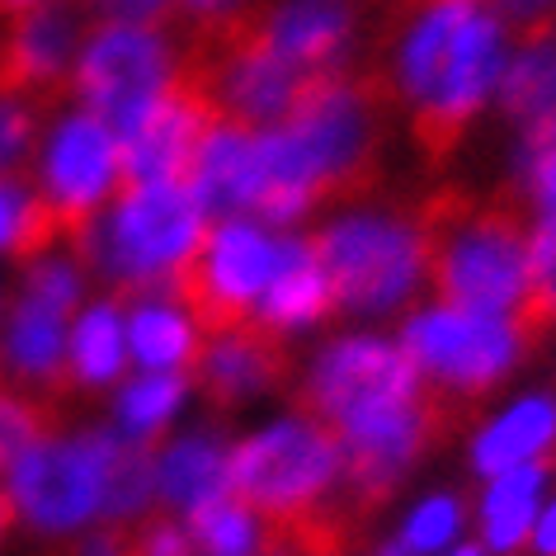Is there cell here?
Here are the masks:
<instances>
[{
  "label": "cell",
  "instance_id": "1",
  "mask_svg": "<svg viewBox=\"0 0 556 556\" xmlns=\"http://www.w3.org/2000/svg\"><path fill=\"white\" fill-rule=\"evenodd\" d=\"M505 48L509 38L485 0H387L368 58L387 72L396 109H406L425 170H448L463 151L500 80Z\"/></svg>",
  "mask_w": 556,
  "mask_h": 556
},
{
  "label": "cell",
  "instance_id": "2",
  "mask_svg": "<svg viewBox=\"0 0 556 556\" xmlns=\"http://www.w3.org/2000/svg\"><path fill=\"white\" fill-rule=\"evenodd\" d=\"M410 207L425 236V274L439 307L514 312L528 278V227L514 189L471 193L463 185H434Z\"/></svg>",
  "mask_w": 556,
  "mask_h": 556
},
{
  "label": "cell",
  "instance_id": "3",
  "mask_svg": "<svg viewBox=\"0 0 556 556\" xmlns=\"http://www.w3.org/2000/svg\"><path fill=\"white\" fill-rule=\"evenodd\" d=\"M312 250L330 278L336 316L392 312L415 293L425 274V236L410 203L326 222L321 231H312Z\"/></svg>",
  "mask_w": 556,
  "mask_h": 556
},
{
  "label": "cell",
  "instance_id": "4",
  "mask_svg": "<svg viewBox=\"0 0 556 556\" xmlns=\"http://www.w3.org/2000/svg\"><path fill=\"white\" fill-rule=\"evenodd\" d=\"M425 396V378L410 354L378 336H344L326 344L321 358L293 392V410L321 425L330 439H350L358 429L392 420Z\"/></svg>",
  "mask_w": 556,
  "mask_h": 556
},
{
  "label": "cell",
  "instance_id": "5",
  "mask_svg": "<svg viewBox=\"0 0 556 556\" xmlns=\"http://www.w3.org/2000/svg\"><path fill=\"white\" fill-rule=\"evenodd\" d=\"M336 477V439L302 415L241 439L227 457V491L245 509H255L264 523H293L302 514L321 509Z\"/></svg>",
  "mask_w": 556,
  "mask_h": 556
},
{
  "label": "cell",
  "instance_id": "6",
  "mask_svg": "<svg viewBox=\"0 0 556 556\" xmlns=\"http://www.w3.org/2000/svg\"><path fill=\"white\" fill-rule=\"evenodd\" d=\"M274 260L278 236L260 231V222H213L203 245L165 274L161 298H170L207 340L227 336L255 316Z\"/></svg>",
  "mask_w": 556,
  "mask_h": 556
},
{
  "label": "cell",
  "instance_id": "7",
  "mask_svg": "<svg viewBox=\"0 0 556 556\" xmlns=\"http://www.w3.org/2000/svg\"><path fill=\"white\" fill-rule=\"evenodd\" d=\"M401 350L410 354V364L420 368V378L439 392L457 401L481 406L500 382L519 368V358L533 354V344L523 340V330L514 326L509 312H453L434 307L420 312L401 326Z\"/></svg>",
  "mask_w": 556,
  "mask_h": 556
},
{
  "label": "cell",
  "instance_id": "8",
  "mask_svg": "<svg viewBox=\"0 0 556 556\" xmlns=\"http://www.w3.org/2000/svg\"><path fill=\"white\" fill-rule=\"evenodd\" d=\"M222 109L213 100L203 66L179 52L170 80L151 94V104L137 114L128 128L118 132V185L114 193L161 185V179H179L185 185L193 156H199L203 137L213 132Z\"/></svg>",
  "mask_w": 556,
  "mask_h": 556
},
{
  "label": "cell",
  "instance_id": "9",
  "mask_svg": "<svg viewBox=\"0 0 556 556\" xmlns=\"http://www.w3.org/2000/svg\"><path fill=\"white\" fill-rule=\"evenodd\" d=\"M175 62L179 48L165 29L100 20L90 24V38L76 52L72 100H80V109H90L94 118H104L109 132L118 137L151 104V94L170 80Z\"/></svg>",
  "mask_w": 556,
  "mask_h": 556
},
{
  "label": "cell",
  "instance_id": "10",
  "mask_svg": "<svg viewBox=\"0 0 556 556\" xmlns=\"http://www.w3.org/2000/svg\"><path fill=\"white\" fill-rule=\"evenodd\" d=\"M86 0H43V5L24 10L5 20L0 34V94L15 100H38L58 109L72 100V72L76 52L90 34Z\"/></svg>",
  "mask_w": 556,
  "mask_h": 556
},
{
  "label": "cell",
  "instance_id": "11",
  "mask_svg": "<svg viewBox=\"0 0 556 556\" xmlns=\"http://www.w3.org/2000/svg\"><path fill=\"white\" fill-rule=\"evenodd\" d=\"M43 185L48 203L58 207L62 241L80 245L100 227L118 185V137L109 132L104 118L76 109L72 118L58 123V132L43 147Z\"/></svg>",
  "mask_w": 556,
  "mask_h": 556
},
{
  "label": "cell",
  "instance_id": "12",
  "mask_svg": "<svg viewBox=\"0 0 556 556\" xmlns=\"http://www.w3.org/2000/svg\"><path fill=\"white\" fill-rule=\"evenodd\" d=\"M100 448L80 439H43L10 463V495L38 533H76L100 514Z\"/></svg>",
  "mask_w": 556,
  "mask_h": 556
},
{
  "label": "cell",
  "instance_id": "13",
  "mask_svg": "<svg viewBox=\"0 0 556 556\" xmlns=\"http://www.w3.org/2000/svg\"><path fill=\"white\" fill-rule=\"evenodd\" d=\"M364 5L368 0H250V20L274 58L312 80L358 58Z\"/></svg>",
  "mask_w": 556,
  "mask_h": 556
},
{
  "label": "cell",
  "instance_id": "14",
  "mask_svg": "<svg viewBox=\"0 0 556 556\" xmlns=\"http://www.w3.org/2000/svg\"><path fill=\"white\" fill-rule=\"evenodd\" d=\"M293 378V350L288 336L274 326H264L260 316H250L227 336H213L203 344V358L193 368V387L203 392L207 410H241L245 401L264 392H278Z\"/></svg>",
  "mask_w": 556,
  "mask_h": 556
},
{
  "label": "cell",
  "instance_id": "15",
  "mask_svg": "<svg viewBox=\"0 0 556 556\" xmlns=\"http://www.w3.org/2000/svg\"><path fill=\"white\" fill-rule=\"evenodd\" d=\"M316 207H321V193H316V175L302 142L283 123L260 128L250 142V222L293 227Z\"/></svg>",
  "mask_w": 556,
  "mask_h": 556
},
{
  "label": "cell",
  "instance_id": "16",
  "mask_svg": "<svg viewBox=\"0 0 556 556\" xmlns=\"http://www.w3.org/2000/svg\"><path fill=\"white\" fill-rule=\"evenodd\" d=\"M330 316H336V293L312 250V236H278V260L260 298V321L288 336L302 326H321Z\"/></svg>",
  "mask_w": 556,
  "mask_h": 556
},
{
  "label": "cell",
  "instance_id": "17",
  "mask_svg": "<svg viewBox=\"0 0 556 556\" xmlns=\"http://www.w3.org/2000/svg\"><path fill=\"white\" fill-rule=\"evenodd\" d=\"M250 142L255 132L231 118H217L203 137L185 185L207 222H250Z\"/></svg>",
  "mask_w": 556,
  "mask_h": 556
},
{
  "label": "cell",
  "instance_id": "18",
  "mask_svg": "<svg viewBox=\"0 0 556 556\" xmlns=\"http://www.w3.org/2000/svg\"><path fill=\"white\" fill-rule=\"evenodd\" d=\"M5 358L15 378L38 387L52 401H66L76 392L72 364H66V316L38 307L29 298H15L5 326Z\"/></svg>",
  "mask_w": 556,
  "mask_h": 556
},
{
  "label": "cell",
  "instance_id": "19",
  "mask_svg": "<svg viewBox=\"0 0 556 556\" xmlns=\"http://www.w3.org/2000/svg\"><path fill=\"white\" fill-rule=\"evenodd\" d=\"M100 448V519L128 523L156 505V439H137L123 429H90Z\"/></svg>",
  "mask_w": 556,
  "mask_h": 556
},
{
  "label": "cell",
  "instance_id": "20",
  "mask_svg": "<svg viewBox=\"0 0 556 556\" xmlns=\"http://www.w3.org/2000/svg\"><path fill=\"white\" fill-rule=\"evenodd\" d=\"M227 457L231 443L217 429H193L175 439L165 453H156V500H165V509L175 514H189L227 495Z\"/></svg>",
  "mask_w": 556,
  "mask_h": 556
},
{
  "label": "cell",
  "instance_id": "21",
  "mask_svg": "<svg viewBox=\"0 0 556 556\" xmlns=\"http://www.w3.org/2000/svg\"><path fill=\"white\" fill-rule=\"evenodd\" d=\"M128 298L104 293L100 302H90L80 312V321L72 330V350H66V364H72V382L86 387V392H104L123 378L128 368Z\"/></svg>",
  "mask_w": 556,
  "mask_h": 556
},
{
  "label": "cell",
  "instance_id": "22",
  "mask_svg": "<svg viewBox=\"0 0 556 556\" xmlns=\"http://www.w3.org/2000/svg\"><path fill=\"white\" fill-rule=\"evenodd\" d=\"M552 443H556V401L528 396L481 429L477 443H471V467H477V477H500V471L552 453Z\"/></svg>",
  "mask_w": 556,
  "mask_h": 556
},
{
  "label": "cell",
  "instance_id": "23",
  "mask_svg": "<svg viewBox=\"0 0 556 556\" xmlns=\"http://www.w3.org/2000/svg\"><path fill=\"white\" fill-rule=\"evenodd\" d=\"M207 336L175 307L170 298H142L128 307V354L156 372H189L199 368Z\"/></svg>",
  "mask_w": 556,
  "mask_h": 556
},
{
  "label": "cell",
  "instance_id": "24",
  "mask_svg": "<svg viewBox=\"0 0 556 556\" xmlns=\"http://www.w3.org/2000/svg\"><path fill=\"white\" fill-rule=\"evenodd\" d=\"M495 100L500 114L519 132L556 118V29L514 43V58H505V66H500Z\"/></svg>",
  "mask_w": 556,
  "mask_h": 556
},
{
  "label": "cell",
  "instance_id": "25",
  "mask_svg": "<svg viewBox=\"0 0 556 556\" xmlns=\"http://www.w3.org/2000/svg\"><path fill=\"white\" fill-rule=\"evenodd\" d=\"M552 467H556V453H542L533 463H519L491 477V491H485V505H481V528H485V547L491 552L509 556L528 542V528L538 519V500H542V485H547Z\"/></svg>",
  "mask_w": 556,
  "mask_h": 556
},
{
  "label": "cell",
  "instance_id": "26",
  "mask_svg": "<svg viewBox=\"0 0 556 556\" xmlns=\"http://www.w3.org/2000/svg\"><path fill=\"white\" fill-rule=\"evenodd\" d=\"M509 316L533 350L556 330V213H542V222L528 231V278Z\"/></svg>",
  "mask_w": 556,
  "mask_h": 556
},
{
  "label": "cell",
  "instance_id": "27",
  "mask_svg": "<svg viewBox=\"0 0 556 556\" xmlns=\"http://www.w3.org/2000/svg\"><path fill=\"white\" fill-rule=\"evenodd\" d=\"M185 528L199 556H255L264 547V519L245 509L231 491L185 514Z\"/></svg>",
  "mask_w": 556,
  "mask_h": 556
},
{
  "label": "cell",
  "instance_id": "28",
  "mask_svg": "<svg viewBox=\"0 0 556 556\" xmlns=\"http://www.w3.org/2000/svg\"><path fill=\"white\" fill-rule=\"evenodd\" d=\"M193 378L189 372H137L118 387V429L123 434H137V439H161V429L170 425V415L179 410V401L189 396Z\"/></svg>",
  "mask_w": 556,
  "mask_h": 556
},
{
  "label": "cell",
  "instance_id": "29",
  "mask_svg": "<svg viewBox=\"0 0 556 556\" xmlns=\"http://www.w3.org/2000/svg\"><path fill=\"white\" fill-rule=\"evenodd\" d=\"M58 420H62V401H52L43 392H10V387H0V471L15 463L24 448L58 434Z\"/></svg>",
  "mask_w": 556,
  "mask_h": 556
},
{
  "label": "cell",
  "instance_id": "30",
  "mask_svg": "<svg viewBox=\"0 0 556 556\" xmlns=\"http://www.w3.org/2000/svg\"><path fill=\"white\" fill-rule=\"evenodd\" d=\"M58 109L38 104V100H15L0 94V175L29 179V165L43 147V128Z\"/></svg>",
  "mask_w": 556,
  "mask_h": 556
},
{
  "label": "cell",
  "instance_id": "31",
  "mask_svg": "<svg viewBox=\"0 0 556 556\" xmlns=\"http://www.w3.org/2000/svg\"><path fill=\"white\" fill-rule=\"evenodd\" d=\"M20 298H29L38 302V307H48V312H58V316H72L80 312V302H86V269L72 260V255H43V260H34V264H24V288H20Z\"/></svg>",
  "mask_w": 556,
  "mask_h": 556
},
{
  "label": "cell",
  "instance_id": "32",
  "mask_svg": "<svg viewBox=\"0 0 556 556\" xmlns=\"http://www.w3.org/2000/svg\"><path fill=\"white\" fill-rule=\"evenodd\" d=\"M519 189H528L542 213H556V118L538 123L519 142Z\"/></svg>",
  "mask_w": 556,
  "mask_h": 556
},
{
  "label": "cell",
  "instance_id": "33",
  "mask_svg": "<svg viewBox=\"0 0 556 556\" xmlns=\"http://www.w3.org/2000/svg\"><path fill=\"white\" fill-rule=\"evenodd\" d=\"M463 519H467V505L457 495H429L425 505L406 519V528H401V542H406L415 556L439 552V547H448V542L457 538Z\"/></svg>",
  "mask_w": 556,
  "mask_h": 556
},
{
  "label": "cell",
  "instance_id": "34",
  "mask_svg": "<svg viewBox=\"0 0 556 556\" xmlns=\"http://www.w3.org/2000/svg\"><path fill=\"white\" fill-rule=\"evenodd\" d=\"M128 533H132V556H199L185 519L175 509H156V505L142 509L137 523H128Z\"/></svg>",
  "mask_w": 556,
  "mask_h": 556
},
{
  "label": "cell",
  "instance_id": "35",
  "mask_svg": "<svg viewBox=\"0 0 556 556\" xmlns=\"http://www.w3.org/2000/svg\"><path fill=\"white\" fill-rule=\"evenodd\" d=\"M509 43H528L556 29V0H485Z\"/></svg>",
  "mask_w": 556,
  "mask_h": 556
},
{
  "label": "cell",
  "instance_id": "36",
  "mask_svg": "<svg viewBox=\"0 0 556 556\" xmlns=\"http://www.w3.org/2000/svg\"><path fill=\"white\" fill-rule=\"evenodd\" d=\"M29 185L15 175H0V250H10V241H15L20 231V217H24V203H29Z\"/></svg>",
  "mask_w": 556,
  "mask_h": 556
},
{
  "label": "cell",
  "instance_id": "37",
  "mask_svg": "<svg viewBox=\"0 0 556 556\" xmlns=\"http://www.w3.org/2000/svg\"><path fill=\"white\" fill-rule=\"evenodd\" d=\"M236 5H241V0H175V24L189 34V29H203V24L222 20Z\"/></svg>",
  "mask_w": 556,
  "mask_h": 556
},
{
  "label": "cell",
  "instance_id": "38",
  "mask_svg": "<svg viewBox=\"0 0 556 556\" xmlns=\"http://www.w3.org/2000/svg\"><path fill=\"white\" fill-rule=\"evenodd\" d=\"M528 538H533V556H556V500L533 519Z\"/></svg>",
  "mask_w": 556,
  "mask_h": 556
},
{
  "label": "cell",
  "instance_id": "39",
  "mask_svg": "<svg viewBox=\"0 0 556 556\" xmlns=\"http://www.w3.org/2000/svg\"><path fill=\"white\" fill-rule=\"evenodd\" d=\"M15 523H20V505H15V495H10V485H0V547L15 533Z\"/></svg>",
  "mask_w": 556,
  "mask_h": 556
},
{
  "label": "cell",
  "instance_id": "40",
  "mask_svg": "<svg viewBox=\"0 0 556 556\" xmlns=\"http://www.w3.org/2000/svg\"><path fill=\"white\" fill-rule=\"evenodd\" d=\"M34 5H43V0H0V24L24 15V10H34Z\"/></svg>",
  "mask_w": 556,
  "mask_h": 556
},
{
  "label": "cell",
  "instance_id": "41",
  "mask_svg": "<svg viewBox=\"0 0 556 556\" xmlns=\"http://www.w3.org/2000/svg\"><path fill=\"white\" fill-rule=\"evenodd\" d=\"M372 556H415V552H410V547H406V542H401V538H387V542H382V547L372 552Z\"/></svg>",
  "mask_w": 556,
  "mask_h": 556
},
{
  "label": "cell",
  "instance_id": "42",
  "mask_svg": "<svg viewBox=\"0 0 556 556\" xmlns=\"http://www.w3.org/2000/svg\"><path fill=\"white\" fill-rule=\"evenodd\" d=\"M448 556H485L481 547H457V552H448Z\"/></svg>",
  "mask_w": 556,
  "mask_h": 556
},
{
  "label": "cell",
  "instance_id": "43",
  "mask_svg": "<svg viewBox=\"0 0 556 556\" xmlns=\"http://www.w3.org/2000/svg\"><path fill=\"white\" fill-rule=\"evenodd\" d=\"M368 5H372V0H368Z\"/></svg>",
  "mask_w": 556,
  "mask_h": 556
}]
</instances>
